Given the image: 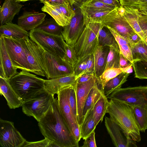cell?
I'll list each match as a JSON object with an SVG mask.
<instances>
[{
    "label": "cell",
    "mask_w": 147,
    "mask_h": 147,
    "mask_svg": "<svg viewBox=\"0 0 147 147\" xmlns=\"http://www.w3.org/2000/svg\"><path fill=\"white\" fill-rule=\"evenodd\" d=\"M93 108L87 112L80 126L81 138L84 140L94 131L96 127L94 117Z\"/></svg>",
    "instance_id": "f546056e"
},
{
    "label": "cell",
    "mask_w": 147,
    "mask_h": 147,
    "mask_svg": "<svg viewBox=\"0 0 147 147\" xmlns=\"http://www.w3.org/2000/svg\"><path fill=\"white\" fill-rule=\"evenodd\" d=\"M90 0H69L72 6L74 5L77 8H80L85 3Z\"/></svg>",
    "instance_id": "9f6ffc18"
},
{
    "label": "cell",
    "mask_w": 147,
    "mask_h": 147,
    "mask_svg": "<svg viewBox=\"0 0 147 147\" xmlns=\"http://www.w3.org/2000/svg\"><path fill=\"white\" fill-rule=\"evenodd\" d=\"M104 3L112 6L115 8H118L121 5L118 0H98Z\"/></svg>",
    "instance_id": "f5cc1de1"
},
{
    "label": "cell",
    "mask_w": 147,
    "mask_h": 147,
    "mask_svg": "<svg viewBox=\"0 0 147 147\" xmlns=\"http://www.w3.org/2000/svg\"><path fill=\"white\" fill-rule=\"evenodd\" d=\"M107 113L120 127L127 139L136 142L140 141V131L135 118L132 106L124 102L111 99Z\"/></svg>",
    "instance_id": "7a4b0ae2"
},
{
    "label": "cell",
    "mask_w": 147,
    "mask_h": 147,
    "mask_svg": "<svg viewBox=\"0 0 147 147\" xmlns=\"http://www.w3.org/2000/svg\"><path fill=\"white\" fill-rule=\"evenodd\" d=\"M81 7L96 9H116L112 6L104 3L98 0H90L83 4Z\"/></svg>",
    "instance_id": "ee69618b"
},
{
    "label": "cell",
    "mask_w": 147,
    "mask_h": 147,
    "mask_svg": "<svg viewBox=\"0 0 147 147\" xmlns=\"http://www.w3.org/2000/svg\"><path fill=\"white\" fill-rule=\"evenodd\" d=\"M134 106L147 104V86L121 88L107 96Z\"/></svg>",
    "instance_id": "9c48e42d"
},
{
    "label": "cell",
    "mask_w": 147,
    "mask_h": 147,
    "mask_svg": "<svg viewBox=\"0 0 147 147\" xmlns=\"http://www.w3.org/2000/svg\"><path fill=\"white\" fill-rule=\"evenodd\" d=\"M85 74H92L94 75L95 63L93 53L88 55L87 68Z\"/></svg>",
    "instance_id": "f6af8a7d"
},
{
    "label": "cell",
    "mask_w": 147,
    "mask_h": 147,
    "mask_svg": "<svg viewBox=\"0 0 147 147\" xmlns=\"http://www.w3.org/2000/svg\"><path fill=\"white\" fill-rule=\"evenodd\" d=\"M132 65L133 63H131L127 66L121 69L122 71L123 72L129 74L132 72Z\"/></svg>",
    "instance_id": "680465c9"
},
{
    "label": "cell",
    "mask_w": 147,
    "mask_h": 147,
    "mask_svg": "<svg viewBox=\"0 0 147 147\" xmlns=\"http://www.w3.org/2000/svg\"><path fill=\"white\" fill-rule=\"evenodd\" d=\"M121 6H129L139 2V0H119Z\"/></svg>",
    "instance_id": "6f0895ef"
},
{
    "label": "cell",
    "mask_w": 147,
    "mask_h": 147,
    "mask_svg": "<svg viewBox=\"0 0 147 147\" xmlns=\"http://www.w3.org/2000/svg\"><path fill=\"white\" fill-rule=\"evenodd\" d=\"M127 40L131 48L134 47L142 41L140 36L136 32L130 35L128 37Z\"/></svg>",
    "instance_id": "681fc988"
},
{
    "label": "cell",
    "mask_w": 147,
    "mask_h": 147,
    "mask_svg": "<svg viewBox=\"0 0 147 147\" xmlns=\"http://www.w3.org/2000/svg\"><path fill=\"white\" fill-rule=\"evenodd\" d=\"M53 5L56 6L62 13L70 21L75 15V11L74 10L72 7V6L69 2Z\"/></svg>",
    "instance_id": "b9f144b4"
},
{
    "label": "cell",
    "mask_w": 147,
    "mask_h": 147,
    "mask_svg": "<svg viewBox=\"0 0 147 147\" xmlns=\"http://www.w3.org/2000/svg\"><path fill=\"white\" fill-rule=\"evenodd\" d=\"M0 36L22 39L29 36V32L23 29L18 24L8 22L0 26Z\"/></svg>",
    "instance_id": "cb8c5ba5"
},
{
    "label": "cell",
    "mask_w": 147,
    "mask_h": 147,
    "mask_svg": "<svg viewBox=\"0 0 147 147\" xmlns=\"http://www.w3.org/2000/svg\"><path fill=\"white\" fill-rule=\"evenodd\" d=\"M98 40L100 46H109L120 50L115 37L109 29L105 26H104L100 31Z\"/></svg>",
    "instance_id": "f1b7e54d"
},
{
    "label": "cell",
    "mask_w": 147,
    "mask_h": 147,
    "mask_svg": "<svg viewBox=\"0 0 147 147\" xmlns=\"http://www.w3.org/2000/svg\"><path fill=\"white\" fill-rule=\"evenodd\" d=\"M43 56L45 77L48 79L74 74L73 66L60 56L45 51Z\"/></svg>",
    "instance_id": "52a82bcc"
},
{
    "label": "cell",
    "mask_w": 147,
    "mask_h": 147,
    "mask_svg": "<svg viewBox=\"0 0 147 147\" xmlns=\"http://www.w3.org/2000/svg\"><path fill=\"white\" fill-rule=\"evenodd\" d=\"M109 101L104 94L96 103L93 108L94 117L96 125L102 121L105 114L107 113Z\"/></svg>",
    "instance_id": "484cf974"
},
{
    "label": "cell",
    "mask_w": 147,
    "mask_h": 147,
    "mask_svg": "<svg viewBox=\"0 0 147 147\" xmlns=\"http://www.w3.org/2000/svg\"><path fill=\"white\" fill-rule=\"evenodd\" d=\"M83 147H97L95 139V132L93 131L86 139L84 140Z\"/></svg>",
    "instance_id": "7dc6e473"
},
{
    "label": "cell",
    "mask_w": 147,
    "mask_h": 147,
    "mask_svg": "<svg viewBox=\"0 0 147 147\" xmlns=\"http://www.w3.org/2000/svg\"><path fill=\"white\" fill-rule=\"evenodd\" d=\"M96 82V78L95 76L85 82L77 84L76 82L75 90L77 105L78 122L80 127L83 120L82 113L85 101L90 90Z\"/></svg>",
    "instance_id": "9a60e30c"
},
{
    "label": "cell",
    "mask_w": 147,
    "mask_h": 147,
    "mask_svg": "<svg viewBox=\"0 0 147 147\" xmlns=\"http://www.w3.org/2000/svg\"><path fill=\"white\" fill-rule=\"evenodd\" d=\"M44 80L30 72L22 70L11 77L9 81L24 102L45 89Z\"/></svg>",
    "instance_id": "3957f363"
},
{
    "label": "cell",
    "mask_w": 147,
    "mask_h": 147,
    "mask_svg": "<svg viewBox=\"0 0 147 147\" xmlns=\"http://www.w3.org/2000/svg\"><path fill=\"white\" fill-rule=\"evenodd\" d=\"M103 94V92L98 87L96 82L90 90L85 101L82 113L83 119L88 111L93 108Z\"/></svg>",
    "instance_id": "4dcf8cb0"
},
{
    "label": "cell",
    "mask_w": 147,
    "mask_h": 147,
    "mask_svg": "<svg viewBox=\"0 0 147 147\" xmlns=\"http://www.w3.org/2000/svg\"><path fill=\"white\" fill-rule=\"evenodd\" d=\"M94 74H84L78 78L76 80L77 84H80L85 82L94 76Z\"/></svg>",
    "instance_id": "db71d44e"
},
{
    "label": "cell",
    "mask_w": 147,
    "mask_h": 147,
    "mask_svg": "<svg viewBox=\"0 0 147 147\" xmlns=\"http://www.w3.org/2000/svg\"><path fill=\"white\" fill-rule=\"evenodd\" d=\"M39 1L40 2L44 4L47 3L53 5H60L67 2L70 3L69 0H39Z\"/></svg>",
    "instance_id": "816d5d0a"
},
{
    "label": "cell",
    "mask_w": 147,
    "mask_h": 147,
    "mask_svg": "<svg viewBox=\"0 0 147 147\" xmlns=\"http://www.w3.org/2000/svg\"><path fill=\"white\" fill-rule=\"evenodd\" d=\"M8 54L2 36L0 37V77L9 80L18 73Z\"/></svg>",
    "instance_id": "e0dca14e"
},
{
    "label": "cell",
    "mask_w": 147,
    "mask_h": 147,
    "mask_svg": "<svg viewBox=\"0 0 147 147\" xmlns=\"http://www.w3.org/2000/svg\"><path fill=\"white\" fill-rule=\"evenodd\" d=\"M131 63L128 59L120 53V68L125 67L129 65Z\"/></svg>",
    "instance_id": "11a10c76"
},
{
    "label": "cell",
    "mask_w": 147,
    "mask_h": 147,
    "mask_svg": "<svg viewBox=\"0 0 147 147\" xmlns=\"http://www.w3.org/2000/svg\"><path fill=\"white\" fill-rule=\"evenodd\" d=\"M29 36L21 39L26 53L30 72L45 76L43 54L45 50Z\"/></svg>",
    "instance_id": "ba28073f"
},
{
    "label": "cell",
    "mask_w": 147,
    "mask_h": 147,
    "mask_svg": "<svg viewBox=\"0 0 147 147\" xmlns=\"http://www.w3.org/2000/svg\"><path fill=\"white\" fill-rule=\"evenodd\" d=\"M71 133L74 138L78 144L81 137L80 127L78 123L74 124L72 127Z\"/></svg>",
    "instance_id": "c3c4849f"
},
{
    "label": "cell",
    "mask_w": 147,
    "mask_h": 147,
    "mask_svg": "<svg viewBox=\"0 0 147 147\" xmlns=\"http://www.w3.org/2000/svg\"><path fill=\"white\" fill-rule=\"evenodd\" d=\"M54 96L44 89L23 102L22 106L23 112L27 116L32 117L38 122L51 106Z\"/></svg>",
    "instance_id": "5b68a950"
},
{
    "label": "cell",
    "mask_w": 147,
    "mask_h": 147,
    "mask_svg": "<svg viewBox=\"0 0 147 147\" xmlns=\"http://www.w3.org/2000/svg\"><path fill=\"white\" fill-rule=\"evenodd\" d=\"M86 18V25L84 30L73 46L78 60L94 52L99 45L100 31L104 26L101 23L92 22Z\"/></svg>",
    "instance_id": "277c9868"
},
{
    "label": "cell",
    "mask_w": 147,
    "mask_h": 147,
    "mask_svg": "<svg viewBox=\"0 0 147 147\" xmlns=\"http://www.w3.org/2000/svg\"><path fill=\"white\" fill-rule=\"evenodd\" d=\"M138 14L140 25L144 35L147 38V16L141 13L138 10Z\"/></svg>",
    "instance_id": "bcb514c9"
},
{
    "label": "cell",
    "mask_w": 147,
    "mask_h": 147,
    "mask_svg": "<svg viewBox=\"0 0 147 147\" xmlns=\"http://www.w3.org/2000/svg\"><path fill=\"white\" fill-rule=\"evenodd\" d=\"M133 67L135 77L140 79H147V61L142 60L134 61Z\"/></svg>",
    "instance_id": "74e56055"
},
{
    "label": "cell",
    "mask_w": 147,
    "mask_h": 147,
    "mask_svg": "<svg viewBox=\"0 0 147 147\" xmlns=\"http://www.w3.org/2000/svg\"><path fill=\"white\" fill-rule=\"evenodd\" d=\"M139 2L142 3H147V0H139Z\"/></svg>",
    "instance_id": "91938a15"
},
{
    "label": "cell",
    "mask_w": 147,
    "mask_h": 147,
    "mask_svg": "<svg viewBox=\"0 0 147 147\" xmlns=\"http://www.w3.org/2000/svg\"><path fill=\"white\" fill-rule=\"evenodd\" d=\"M65 54L63 58L68 61L73 67L78 60L76 52L73 47L65 44Z\"/></svg>",
    "instance_id": "f35d334b"
},
{
    "label": "cell",
    "mask_w": 147,
    "mask_h": 147,
    "mask_svg": "<svg viewBox=\"0 0 147 147\" xmlns=\"http://www.w3.org/2000/svg\"><path fill=\"white\" fill-rule=\"evenodd\" d=\"M110 50L109 46L98 45L93 53L95 63L94 75L96 78L100 76L105 71Z\"/></svg>",
    "instance_id": "603a6c76"
},
{
    "label": "cell",
    "mask_w": 147,
    "mask_h": 147,
    "mask_svg": "<svg viewBox=\"0 0 147 147\" xmlns=\"http://www.w3.org/2000/svg\"><path fill=\"white\" fill-rule=\"evenodd\" d=\"M2 36L13 66L17 69L30 72L21 39Z\"/></svg>",
    "instance_id": "8fae6325"
},
{
    "label": "cell",
    "mask_w": 147,
    "mask_h": 147,
    "mask_svg": "<svg viewBox=\"0 0 147 147\" xmlns=\"http://www.w3.org/2000/svg\"><path fill=\"white\" fill-rule=\"evenodd\" d=\"M74 16L69 24L63 27L62 36L68 45L73 47L83 32L86 25V19L80 8L75 11Z\"/></svg>",
    "instance_id": "7c38bea8"
},
{
    "label": "cell",
    "mask_w": 147,
    "mask_h": 147,
    "mask_svg": "<svg viewBox=\"0 0 147 147\" xmlns=\"http://www.w3.org/2000/svg\"><path fill=\"white\" fill-rule=\"evenodd\" d=\"M53 147L57 146L48 139H44L38 141L29 142L26 141L22 147Z\"/></svg>",
    "instance_id": "7bdbcfd3"
},
{
    "label": "cell",
    "mask_w": 147,
    "mask_h": 147,
    "mask_svg": "<svg viewBox=\"0 0 147 147\" xmlns=\"http://www.w3.org/2000/svg\"><path fill=\"white\" fill-rule=\"evenodd\" d=\"M129 74L122 72L115 77L109 80L105 85L103 90L106 96L121 88L122 85L127 80Z\"/></svg>",
    "instance_id": "d4e9b609"
},
{
    "label": "cell",
    "mask_w": 147,
    "mask_h": 147,
    "mask_svg": "<svg viewBox=\"0 0 147 147\" xmlns=\"http://www.w3.org/2000/svg\"><path fill=\"white\" fill-rule=\"evenodd\" d=\"M110 48L105 71L109 68H120V50L112 47H110Z\"/></svg>",
    "instance_id": "8d00e7d4"
},
{
    "label": "cell",
    "mask_w": 147,
    "mask_h": 147,
    "mask_svg": "<svg viewBox=\"0 0 147 147\" xmlns=\"http://www.w3.org/2000/svg\"><path fill=\"white\" fill-rule=\"evenodd\" d=\"M0 92L6 99L10 109L22 107L24 102L10 85L9 80L0 77Z\"/></svg>",
    "instance_id": "ac0fdd59"
},
{
    "label": "cell",
    "mask_w": 147,
    "mask_h": 147,
    "mask_svg": "<svg viewBox=\"0 0 147 147\" xmlns=\"http://www.w3.org/2000/svg\"><path fill=\"white\" fill-rule=\"evenodd\" d=\"M105 125L114 145L116 147L137 146L136 142L127 138L119 125L110 117L105 118Z\"/></svg>",
    "instance_id": "5bb4252c"
},
{
    "label": "cell",
    "mask_w": 147,
    "mask_h": 147,
    "mask_svg": "<svg viewBox=\"0 0 147 147\" xmlns=\"http://www.w3.org/2000/svg\"><path fill=\"white\" fill-rule=\"evenodd\" d=\"M131 48L134 61H147V45L142 41Z\"/></svg>",
    "instance_id": "d590c367"
},
{
    "label": "cell",
    "mask_w": 147,
    "mask_h": 147,
    "mask_svg": "<svg viewBox=\"0 0 147 147\" xmlns=\"http://www.w3.org/2000/svg\"><path fill=\"white\" fill-rule=\"evenodd\" d=\"M122 13L135 32L147 45V38L144 35L140 25L138 21V10L129 6H121Z\"/></svg>",
    "instance_id": "7402d4cb"
},
{
    "label": "cell",
    "mask_w": 147,
    "mask_h": 147,
    "mask_svg": "<svg viewBox=\"0 0 147 147\" xmlns=\"http://www.w3.org/2000/svg\"><path fill=\"white\" fill-rule=\"evenodd\" d=\"M40 131L46 138L59 147H78L60 110L57 98L38 122Z\"/></svg>",
    "instance_id": "6da1fadb"
},
{
    "label": "cell",
    "mask_w": 147,
    "mask_h": 147,
    "mask_svg": "<svg viewBox=\"0 0 147 147\" xmlns=\"http://www.w3.org/2000/svg\"><path fill=\"white\" fill-rule=\"evenodd\" d=\"M115 37L119 49L120 53L133 63L131 47L127 41L112 29L108 28Z\"/></svg>",
    "instance_id": "d6a6232c"
},
{
    "label": "cell",
    "mask_w": 147,
    "mask_h": 147,
    "mask_svg": "<svg viewBox=\"0 0 147 147\" xmlns=\"http://www.w3.org/2000/svg\"><path fill=\"white\" fill-rule=\"evenodd\" d=\"M23 6L15 0H5L0 8V26L11 22Z\"/></svg>",
    "instance_id": "44dd1931"
},
{
    "label": "cell",
    "mask_w": 147,
    "mask_h": 147,
    "mask_svg": "<svg viewBox=\"0 0 147 147\" xmlns=\"http://www.w3.org/2000/svg\"><path fill=\"white\" fill-rule=\"evenodd\" d=\"M137 9L141 13L147 16V3L138 2L133 5L127 6Z\"/></svg>",
    "instance_id": "f907efd6"
},
{
    "label": "cell",
    "mask_w": 147,
    "mask_h": 147,
    "mask_svg": "<svg viewBox=\"0 0 147 147\" xmlns=\"http://www.w3.org/2000/svg\"><path fill=\"white\" fill-rule=\"evenodd\" d=\"M16 1L18 2H20V1H22V2H25L27 1H30V0H15Z\"/></svg>",
    "instance_id": "94428289"
},
{
    "label": "cell",
    "mask_w": 147,
    "mask_h": 147,
    "mask_svg": "<svg viewBox=\"0 0 147 147\" xmlns=\"http://www.w3.org/2000/svg\"><path fill=\"white\" fill-rule=\"evenodd\" d=\"M83 15L89 21L101 23L105 17L114 9L80 8Z\"/></svg>",
    "instance_id": "4316f807"
},
{
    "label": "cell",
    "mask_w": 147,
    "mask_h": 147,
    "mask_svg": "<svg viewBox=\"0 0 147 147\" xmlns=\"http://www.w3.org/2000/svg\"><path fill=\"white\" fill-rule=\"evenodd\" d=\"M122 72L120 68H111L105 70L100 76L96 78L97 85L99 88L103 92L106 84Z\"/></svg>",
    "instance_id": "e575fe53"
},
{
    "label": "cell",
    "mask_w": 147,
    "mask_h": 147,
    "mask_svg": "<svg viewBox=\"0 0 147 147\" xmlns=\"http://www.w3.org/2000/svg\"><path fill=\"white\" fill-rule=\"evenodd\" d=\"M135 118L140 131L147 129V104L133 106Z\"/></svg>",
    "instance_id": "83f0119b"
},
{
    "label": "cell",
    "mask_w": 147,
    "mask_h": 147,
    "mask_svg": "<svg viewBox=\"0 0 147 147\" xmlns=\"http://www.w3.org/2000/svg\"><path fill=\"white\" fill-rule=\"evenodd\" d=\"M88 55L78 60L73 67L74 74L77 79L85 74L87 68Z\"/></svg>",
    "instance_id": "ab89813d"
},
{
    "label": "cell",
    "mask_w": 147,
    "mask_h": 147,
    "mask_svg": "<svg viewBox=\"0 0 147 147\" xmlns=\"http://www.w3.org/2000/svg\"><path fill=\"white\" fill-rule=\"evenodd\" d=\"M77 79L74 74L53 79L45 80V88L53 95L61 89L74 85Z\"/></svg>",
    "instance_id": "ffe728a7"
},
{
    "label": "cell",
    "mask_w": 147,
    "mask_h": 147,
    "mask_svg": "<svg viewBox=\"0 0 147 147\" xmlns=\"http://www.w3.org/2000/svg\"><path fill=\"white\" fill-rule=\"evenodd\" d=\"M46 14L35 11H25L18 18V24L26 31L36 28L45 20Z\"/></svg>",
    "instance_id": "d6986e66"
},
{
    "label": "cell",
    "mask_w": 147,
    "mask_h": 147,
    "mask_svg": "<svg viewBox=\"0 0 147 147\" xmlns=\"http://www.w3.org/2000/svg\"><path fill=\"white\" fill-rule=\"evenodd\" d=\"M121 7L112 10L105 17L101 23L127 40L130 35L136 32L123 15Z\"/></svg>",
    "instance_id": "30bf717a"
},
{
    "label": "cell",
    "mask_w": 147,
    "mask_h": 147,
    "mask_svg": "<svg viewBox=\"0 0 147 147\" xmlns=\"http://www.w3.org/2000/svg\"><path fill=\"white\" fill-rule=\"evenodd\" d=\"M41 8V10L49 14L60 26L63 27L69 24L70 21L61 13L55 6L45 3Z\"/></svg>",
    "instance_id": "1f68e13d"
},
{
    "label": "cell",
    "mask_w": 147,
    "mask_h": 147,
    "mask_svg": "<svg viewBox=\"0 0 147 147\" xmlns=\"http://www.w3.org/2000/svg\"><path fill=\"white\" fill-rule=\"evenodd\" d=\"M72 86L61 89L57 94L60 110L71 132L73 126L75 123H77L74 117L69 102L70 92Z\"/></svg>",
    "instance_id": "2e32d148"
},
{
    "label": "cell",
    "mask_w": 147,
    "mask_h": 147,
    "mask_svg": "<svg viewBox=\"0 0 147 147\" xmlns=\"http://www.w3.org/2000/svg\"><path fill=\"white\" fill-rule=\"evenodd\" d=\"M48 33L58 35H62L63 27L59 25L52 18L45 19L43 22L36 28Z\"/></svg>",
    "instance_id": "836d02e7"
},
{
    "label": "cell",
    "mask_w": 147,
    "mask_h": 147,
    "mask_svg": "<svg viewBox=\"0 0 147 147\" xmlns=\"http://www.w3.org/2000/svg\"><path fill=\"white\" fill-rule=\"evenodd\" d=\"M29 38L45 51L64 58L65 42L62 35L52 34L41 30L34 28L29 32Z\"/></svg>",
    "instance_id": "8992f818"
},
{
    "label": "cell",
    "mask_w": 147,
    "mask_h": 147,
    "mask_svg": "<svg viewBox=\"0 0 147 147\" xmlns=\"http://www.w3.org/2000/svg\"><path fill=\"white\" fill-rule=\"evenodd\" d=\"M26 141L12 121L0 119V145L2 147H22Z\"/></svg>",
    "instance_id": "4fadbf2b"
},
{
    "label": "cell",
    "mask_w": 147,
    "mask_h": 147,
    "mask_svg": "<svg viewBox=\"0 0 147 147\" xmlns=\"http://www.w3.org/2000/svg\"><path fill=\"white\" fill-rule=\"evenodd\" d=\"M76 84V83L71 88L69 96V102L75 119L76 122L78 123L77 105L75 90Z\"/></svg>",
    "instance_id": "60d3db41"
}]
</instances>
